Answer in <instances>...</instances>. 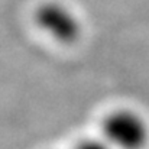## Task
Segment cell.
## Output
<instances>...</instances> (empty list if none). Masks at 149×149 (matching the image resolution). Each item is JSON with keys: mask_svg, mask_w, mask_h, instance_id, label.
I'll list each match as a JSON object with an SVG mask.
<instances>
[{"mask_svg": "<svg viewBox=\"0 0 149 149\" xmlns=\"http://www.w3.org/2000/svg\"><path fill=\"white\" fill-rule=\"evenodd\" d=\"M36 26L54 42L71 45L81 36V22L78 15L65 3L45 1L35 12Z\"/></svg>", "mask_w": 149, "mask_h": 149, "instance_id": "cell-2", "label": "cell"}, {"mask_svg": "<svg viewBox=\"0 0 149 149\" xmlns=\"http://www.w3.org/2000/svg\"><path fill=\"white\" fill-rule=\"evenodd\" d=\"M74 149H113L104 139H87L77 143Z\"/></svg>", "mask_w": 149, "mask_h": 149, "instance_id": "cell-3", "label": "cell"}, {"mask_svg": "<svg viewBox=\"0 0 149 149\" xmlns=\"http://www.w3.org/2000/svg\"><path fill=\"white\" fill-rule=\"evenodd\" d=\"M103 135L113 149H143L149 141V126L139 113L120 109L106 116Z\"/></svg>", "mask_w": 149, "mask_h": 149, "instance_id": "cell-1", "label": "cell"}]
</instances>
